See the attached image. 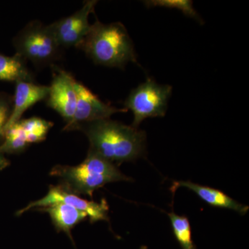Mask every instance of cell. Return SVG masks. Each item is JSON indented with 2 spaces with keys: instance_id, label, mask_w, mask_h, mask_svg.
I'll return each mask as SVG.
<instances>
[{
  "instance_id": "6da1fadb",
  "label": "cell",
  "mask_w": 249,
  "mask_h": 249,
  "mask_svg": "<svg viewBox=\"0 0 249 249\" xmlns=\"http://www.w3.org/2000/svg\"><path fill=\"white\" fill-rule=\"evenodd\" d=\"M80 130L89 139V151L118 166L124 162L134 161L146 152V134L110 119L81 124Z\"/></svg>"
},
{
  "instance_id": "7a4b0ae2",
  "label": "cell",
  "mask_w": 249,
  "mask_h": 249,
  "mask_svg": "<svg viewBox=\"0 0 249 249\" xmlns=\"http://www.w3.org/2000/svg\"><path fill=\"white\" fill-rule=\"evenodd\" d=\"M77 48L102 66L124 70L129 62L138 63L133 42L121 22L103 24L96 19Z\"/></svg>"
},
{
  "instance_id": "3957f363",
  "label": "cell",
  "mask_w": 249,
  "mask_h": 249,
  "mask_svg": "<svg viewBox=\"0 0 249 249\" xmlns=\"http://www.w3.org/2000/svg\"><path fill=\"white\" fill-rule=\"evenodd\" d=\"M50 174L59 178L60 186L66 191L89 196L107 183L132 180L121 173L118 166L91 151L79 165H57Z\"/></svg>"
},
{
  "instance_id": "277c9868",
  "label": "cell",
  "mask_w": 249,
  "mask_h": 249,
  "mask_svg": "<svg viewBox=\"0 0 249 249\" xmlns=\"http://www.w3.org/2000/svg\"><path fill=\"white\" fill-rule=\"evenodd\" d=\"M16 53L36 66L53 65L62 55V47L49 25L40 21L29 22L14 37Z\"/></svg>"
},
{
  "instance_id": "5b68a950",
  "label": "cell",
  "mask_w": 249,
  "mask_h": 249,
  "mask_svg": "<svg viewBox=\"0 0 249 249\" xmlns=\"http://www.w3.org/2000/svg\"><path fill=\"white\" fill-rule=\"evenodd\" d=\"M172 92L173 87L159 84L152 78L132 89L124 102V109L133 114L132 127L138 128L147 118L165 116Z\"/></svg>"
},
{
  "instance_id": "8992f818",
  "label": "cell",
  "mask_w": 249,
  "mask_h": 249,
  "mask_svg": "<svg viewBox=\"0 0 249 249\" xmlns=\"http://www.w3.org/2000/svg\"><path fill=\"white\" fill-rule=\"evenodd\" d=\"M60 203L83 211L89 217L91 224L99 221L109 220V206L106 199H102L101 202H95L83 199L78 195L66 191L60 185L51 186L46 196L38 200L29 203L26 207L18 211L16 214L20 216L30 210L40 209Z\"/></svg>"
},
{
  "instance_id": "52a82bcc",
  "label": "cell",
  "mask_w": 249,
  "mask_h": 249,
  "mask_svg": "<svg viewBox=\"0 0 249 249\" xmlns=\"http://www.w3.org/2000/svg\"><path fill=\"white\" fill-rule=\"evenodd\" d=\"M74 87L77 96L76 111L73 119L64 127L65 131L75 130L80 124L110 119L113 114L127 111L124 108L119 109L103 102L84 85L76 80Z\"/></svg>"
},
{
  "instance_id": "ba28073f",
  "label": "cell",
  "mask_w": 249,
  "mask_h": 249,
  "mask_svg": "<svg viewBox=\"0 0 249 249\" xmlns=\"http://www.w3.org/2000/svg\"><path fill=\"white\" fill-rule=\"evenodd\" d=\"M98 1H85L83 7L69 17L62 18L50 24L55 38L62 48L78 47L91 28L89 16L94 12Z\"/></svg>"
},
{
  "instance_id": "9c48e42d",
  "label": "cell",
  "mask_w": 249,
  "mask_h": 249,
  "mask_svg": "<svg viewBox=\"0 0 249 249\" xmlns=\"http://www.w3.org/2000/svg\"><path fill=\"white\" fill-rule=\"evenodd\" d=\"M53 80L49 87L47 105L63 118L66 124L70 123L76 111L77 96L75 79L65 70L52 65Z\"/></svg>"
},
{
  "instance_id": "30bf717a",
  "label": "cell",
  "mask_w": 249,
  "mask_h": 249,
  "mask_svg": "<svg viewBox=\"0 0 249 249\" xmlns=\"http://www.w3.org/2000/svg\"><path fill=\"white\" fill-rule=\"evenodd\" d=\"M49 87L36 84L34 82L19 81L16 83L14 97L13 98V109L4 133L13 124L21 120L24 113L39 101L48 97Z\"/></svg>"
},
{
  "instance_id": "8fae6325",
  "label": "cell",
  "mask_w": 249,
  "mask_h": 249,
  "mask_svg": "<svg viewBox=\"0 0 249 249\" xmlns=\"http://www.w3.org/2000/svg\"><path fill=\"white\" fill-rule=\"evenodd\" d=\"M180 187L186 188L196 193L205 203L219 209L232 210L241 215H245L248 213L249 207L238 201H235L224 192L211 187L202 186L190 181H175L172 186V191L175 192Z\"/></svg>"
},
{
  "instance_id": "7c38bea8",
  "label": "cell",
  "mask_w": 249,
  "mask_h": 249,
  "mask_svg": "<svg viewBox=\"0 0 249 249\" xmlns=\"http://www.w3.org/2000/svg\"><path fill=\"white\" fill-rule=\"evenodd\" d=\"M36 210L47 212L52 219L55 230L58 232H65L73 245H75L74 240L71 235V230L88 217L86 213L75 209L74 207L62 203Z\"/></svg>"
},
{
  "instance_id": "4fadbf2b",
  "label": "cell",
  "mask_w": 249,
  "mask_h": 249,
  "mask_svg": "<svg viewBox=\"0 0 249 249\" xmlns=\"http://www.w3.org/2000/svg\"><path fill=\"white\" fill-rule=\"evenodd\" d=\"M25 61L17 54L14 56L0 54V80L34 82V75L28 70Z\"/></svg>"
},
{
  "instance_id": "5bb4252c",
  "label": "cell",
  "mask_w": 249,
  "mask_h": 249,
  "mask_svg": "<svg viewBox=\"0 0 249 249\" xmlns=\"http://www.w3.org/2000/svg\"><path fill=\"white\" fill-rule=\"evenodd\" d=\"M175 240L181 249H197L193 240L192 228L189 219L175 213H168Z\"/></svg>"
},
{
  "instance_id": "9a60e30c",
  "label": "cell",
  "mask_w": 249,
  "mask_h": 249,
  "mask_svg": "<svg viewBox=\"0 0 249 249\" xmlns=\"http://www.w3.org/2000/svg\"><path fill=\"white\" fill-rule=\"evenodd\" d=\"M19 122L25 133L29 145L45 140L49 129L53 125V123L38 117L21 119Z\"/></svg>"
},
{
  "instance_id": "2e32d148",
  "label": "cell",
  "mask_w": 249,
  "mask_h": 249,
  "mask_svg": "<svg viewBox=\"0 0 249 249\" xmlns=\"http://www.w3.org/2000/svg\"><path fill=\"white\" fill-rule=\"evenodd\" d=\"M4 138V142L0 145V151L3 154L20 153L29 145L19 121L6 129Z\"/></svg>"
},
{
  "instance_id": "e0dca14e",
  "label": "cell",
  "mask_w": 249,
  "mask_h": 249,
  "mask_svg": "<svg viewBox=\"0 0 249 249\" xmlns=\"http://www.w3.org/2000/svg\"><path fill=\"white\" fill-rule=\"evenodd\" d=\"M143 4L148 9L163 7L167 9H178L188 17L196 19L200 24H204L203 19L193 7V1L190 0H147Z\"/></svg>"
},
{
  "instance_id": "ac0fdd59",
  "label": "cell",
  "mask_w": 249,
  "mask_h": 249,
  "mask_svg": "<svg viewBox=\"0 0 249 249\" xmlns=\"http://www.w3.org/2000/svg\"><path fill=\"white\" fill-rule=\"evenodd\" d=\"M13 109V98L7 93L0 92V137H4V128Z\"/></svg>"
},
{
  "instance_id": "d6986e66",
  "label": "cell",
  "mask_w": 249,
  "mask_h": 249,
  "mask_svg": "<svg viewBox=\"0 0 249 249\" xmlns=\"http://www.w3.org/2000/svg\"><path fill=\"white\" fill-rule=\"evenodd\" d=\"M9 165V160H6V157H4V154L0 151V170L5 169V168H7Z\"/></svg>"
},
{
  "instance_id": "ffe728a7",
  "label": "cell",
  "mask_w": 249,
  "mask_h": 249,
  "mask_svg": "<svg viewBox=\"0 0 249 249\" xmlns=\"http://www.w3.org/2000/svg\"><path fill=\"white\" fill-rule=\"evenodd\" d=\"M139 249H148V247H147V246L142 245Z\"/></svg>"
}]
</instances>
